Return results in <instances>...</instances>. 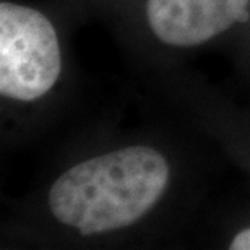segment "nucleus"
Wrapping results in <instances>:
<instances>
[{
	"instance_id": "f257e3e1",
	"label": "nucleus",
	"mask_w": 250,
	"mask_h": 250,
	"mask_svg": "<svg viewBox=\"0 0 250 250\" xmlns=\"http://www.w3.org/2000/svg\"><path fill=\"white\" fill-rule=\"evenodd\" d=\"M172 166L161 149L127 145L72 164L47 192L51 216L83 237L135 226L166 195Z\"/></svg>"
},
{
	"instance_id": "f03ea898",
	"label": "nucleus",
	"mask_w": 250,
	"mask_h": 250,
	"mask_svg": "<svg viewBox=\"0 0 250 250\" xmlns=\"http://www.w3.org/2000/svg\"><path fill=\"white\" fill-rule=\"evenodd\" d=\"M62 47L54 23L41 10L0 3V94L21 104L41 101L62 75Z\"/></svg>"
},
{
	"instance_id": "7ed1b4c3",
	"label": "nucleus",
	"mask_w": 250,
	"mask_h": 250,
	"mask_svg": "<svg viewBox=\"0 0 250 250\" xmlns=\"http://www.w3.org/2000/svg\"><path fill=\"white\" fill-rule=\"evenodd\" d=\"M145 23L159 44L193 49L250 18V0H145Z\"/></svg>"
},
{
	"instance_id": "20e7f679",
	"label": "nucleus",
	"mask_w": 250,
	"mask_h": 250,
	"mask_svg": "<svg viewBox=\"0 0 250 250\" xmlns=\"http://www.w3.org/2000/svg\"><path fill=\"white\" fill-rule=\"evenodd\" d=\"M228 247L231 250H250V226L234 234Z\"/></svg>"
}]
</instances>
